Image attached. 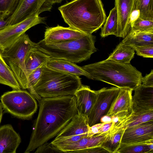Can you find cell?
Instances as JSON below:
<instances>
[{
    "instance_id": "36",
    "label": "cell",
    "mask_w": 153,
    "mask_h": 153,
    "mask_svg": "<svg viewBox=\"0 0 153 153\" xmlns=\"http://www.w3.org/2000/svg\"><path fill=\"white\" fill-rule=\"evenodd\" d=\"M141 84L147 86H153V70H152L150 73L143 77Z\"/></svg>"
},
{
    "instance_id": "39",
    "label": "cell",
    "mask_w": 153,
    "mask_h": 153,
    "mask_svg": "<svg viewBox=\"0 0 153 153\" xmlns=\"http://www.w3.org/2000/svg\"><path fill=\"white\" fill-rule=\"evenodd\" d=\"M8 22L7 19L0 18V30H1L8 26Z\"/></svg>"
},
{
    "instance_id": "22",
    "label": "cell",
    "mask_w": 153,
    "mask_h": 153,
    "mask_svg": "<svg viewBox=\"0 0 153 153\" xmlns=\"http://www.w3.org/2000/svg\"><path fill=\"white\" fill-rule=\"evenodd\" d=\"M133 48L148 45H153V31H141L130 30L121 42Z\"/></svg>"
},
{
    "instance_id": "24",
    "label": "cell",
    "mask_w": 153,
    "mask_h": 153,
    "mask_svg": "<svg viewBox=\"0 0 153 153\" xmlns=\"http://www.w3.org/2000/svg\"><path fill=\"white\" fill-rule=\"evenodd\" d=\"M0 84L7 85L13 90L21 87L12 70L7 65L0 52Z\"/></svg>"
},
{
    "instance_id": "18",
    "label": "cell",
    "mask_w": 153,
    "mask_h": 153,
    "mask_svg": "<svg viewBox=\"0 0 153 153\" xmlns=\"http://www.w3.org/2000/svg\"><path fill=\"white\" fill-rule=\"evenodd\" d=\"M21 142L19 135L9 124L0 127V153H16Z\"/></svg>"
},
{
    "instance_id": "1",
    "label": "cell",
    "mask_w": 153,
    "mask_h": 153,
    "mask_svg": "<svg viewBox=\"0 0 153 153\" xmlns=\"http://www.w3.org/2000/svg\"><path fill=\"white\" fill-rule=\"evenodd\" d=\"M39 102V114L25 153L33 151L56 136L78 114L74 95L42 98Z\"/></svg>"
},
{
    "instance_id": "32",
    "label": "cell",
    "mask_w": 153,
    "mask_h": 153,
    "mask_svg": "<svg viewBox=\"0 0 153 153\" xmlns=\"http://www.w3.org/2000/svg\"><path fill=\"white\" fill-rule=\"evenodd\" d=\"M43 65L32 71L28 76V85L27 89L30 93L32 91L33 87L38 82L40 78Z\"/></svg>"
},
{
    "instance_id": "40",
    "label": "cell",
    "mask_w": 153,
    "mask_h": 153,
    "mask_svg": "<svg viewBox=\"0 0 153 153\" xmlns=\"http://www.w3.org/2000/svg\"><path fill=\"white\" fill-rule=\"evenodd\" d=\"M111 122H112L111 117L107 115L104 116L100 120V123H108Z\"/></svg>"
},
{
    "instance_id": "2",
    "label": "cell",
    "mask_w": 153,
    "mask_h": 153,
    "mask_svg": "<svg viewBox=\"0 0 153 153\" xmlns=\"http://www.w3.org/2000/svg\"><path fill=\"white\" fill-rule=\"evenodd\" d=\"M58 9L69 27L89 35L101 28L106 18L102 0H71Z\"/></svg>"
},
{
    "instance_id": "27",
    "label": "cell",
    "mask_w": 153,
    "mask_h": 153,
    "mask_svg": "<svg viewBox=\"0 0 153 153\" xmlns=\"http://www.w3.org/2000/svg\"><path fill=\"white\" fill-rule=\"evenodd\" d=\"M153 140L130 144H121L116 153H153Z\"/></svg>"
},
{
    "instance_id": "17",
    "label": "cell",
    "mask_w": 153,
    "mask_h": 153,
    "mask_svg": "<svg viewBox=\"0 0 153 153\" xmlns=\"http://www.w3.org/2000/svg\"><path fill=\"white\" fill-rule=\"evenodd\" d=\"M96 91L89 86L82 85L76 92L75 96L78 114L87 117L95 102Z\"/></svg>"
},
{
    "instance_id": "8",
    "label": "cell",
    "mask_w": 153,
    "mask_h": 153,
    "mask_svg": "<svg viewBox=\"0 0 153 153\" xmlns=\"http://www.w3.org/2000/svg\"><path fill=\"white\" fill-rule=\"evenodd\" d=\"M63 0H19L13 13L7 19L8 25L19 23L31 16H39L41 13L50 11L53 5Z\"/></svg>"
},
{
    "instance_id": "35",
    "label": "cell",
    "mask_w": 153,
    "mask_h": 153,
    "mask_svg": "<svg viewBox=\"0 0 153 153\" xmlns=\"http://www.w3.org/2000/svg\"><path fill=\"white\" fill-rule=\"evenodd\" d=\"M75 153H108L109 152L101 146L95 147L76 151Z\"/></svg>"
},
{
    "instance_id": "21",
    "label": "cell",
    "mask_w": 153,
    "mask_h": 153,
    "mask_svg": "<svg viewBox=\"0 0 153 153\" xmlns=\"http://www.w3.org/2000/svg\"><path fill=\"white\" fill-rule=\"evenodd\" d=\"M49 68L78 76H83L91 79L90 75L75 63L66 60L50 58L46 64Z\"/></svg>"
},
{
    "instance_id": "33",
    "label": "cell",
    "mask_w": 153,
    "mask_h": 153,
    "mask_svg": "<svg viewBox=\"0 0 153 153\" xmlns=\"http://www.w3.org/2000/svg\"><path fill=\"white\" fill-rule=\"evenodd\" d=\"M133 49L138 56L146 58L153 57V45L139 46Z\"/></svg>"
},
{
    "instance_id": "11",
    "label": "cell",
    "mask_w": 153,
    "mask_h": 153,
    "mask_svg": "<svg viewBox=\"0 0 153 153\" xmlns=\"http://www.w3.org/2000/svg\"><path fill=\"white\" fill-rule=\"evenodd\" d=\"M45 17L39 16H30L15 24L7 26L0 30V52L7 48L31 27L40 23H44Z\"/></svg>"
},
{
    "instance_id": "20",
    "label": "cell",
    "mask_w": 153,
    "mask_h": 153,
    "mask_svg": "<svg viewBox=\"0 0 153 153\" xmlns=\"http://www.w3.org/2000/svg\"><path fill=\"white\" fill-rule=\"evenodd\" d=\"M134 91L133 108L146 111L153 110V86L141 84Z\"/></svg>"
},
{
    "instance_id": "4",
    "label": "cell",
    "mask_w": 153,
    "mask_h": 153,
    "mask_svg": "<svg viewBox=\"0 0 153 153\" xmlns=\"http://www.w3.org/2000/svg\"><path fill=\"white\" fill-rule=\"evenodd\" d=\"M82 85L79 76L53 70L45 64L30 94L39 102L42 98L74 95Z\"/></svg>"
},
{
    "instance_id": "30",
    "label": "cell",
    "mask_w": 153,
    "mask_h": 153,
    "mask_svg": "<svg viewBox=\"0 0 153 153\" xmlns=\"http://www.w3.org/2000/svg\"><path fill=\"white\" fill-rule=\"evenodd\" d=\"M19 0H0V18L5 19L16 9Z\"/></svg>"
},
{
    "instance_id": "12",
    "label": "cell",
    "mask_w": 153,
    "mask_h": 153,
    "mask_svg": "<svg viewBox=\"0 0 153 153\" xmlns=\"http://www.w3.org/2000/svg\"><path fill=\"white\" fill-rule=\"evenodd\" d=\"M153 140V120L125 129L121 144H130Z\"/></svg>"
},
{
    "instance_id": "41",
    "label": "cell",
    "mask_w": 153,
    "mask_h": 153,
    "mask_svg": "<svg viewBox=\"0 0 153 153\" xmlns=\"http://www.w3.org/2000/svg\"><path fill=\"white\" fill-rule=\"evenodd\" d=\"M2 106L1 103H0V124L3 115V110Z\"/></svg>"
},
{
    "instance_id": "25",
    "label": "cell",
    "mask_w": 153,
    "mask_h": 153,
    "mask_svg": "<svg viewBox=\"0 0 153 153\" xmlns=\"http://www.w3.org/2000/svg\"><path fill=\"white\" fill-rule=\"evenodd\" d=\"M135 51L121 42L109 55L108 59L123 63L129 64L134 57Z\"/></svg>"
},
{
    "instance_id": "5",
    "label": "cell",
    "mask_w": 153,
    "mask_h": 153,
    "mask_svg": "<svg viewBox=\"0 0 153 153\" xmlns=\"http://www.w3.org/2000/svg\"><path fill=\"white\" fill-rule=\"evenodd\" d=\"M96 37L86 34L78 39L45 44L42 40L36 43V48L51 58L62 59L78 63L89 59L97 51Z\"/></svg>"
},
{
    "instance_id": "29",
    "label": "cell",
    "mask_w": 153,
    "mask_h": 153,
    "mask_svg": "<svg viewBox=\"0 0 153 153\" xmlns=\"http://www.w3.org/2000/svg\"><path fill=\"white\" fill-rule=\"evenodd\" d=\"M153 0H134L133 10L137 11L139 17L153 20Z\"/></svg>"
},
{
    "instance_id": "16",
    "label": "cell",
    "mask_w": 153,
    "mask_h": 153,
    "mask_svg": "<svg viewBox=\"0 0 153 153\" xmlns=\"http://www.w3.org/2000/svg\"><path fill=\"white\" fill-rule=\"evenodd\" d=\"M109 133L98 134L92 136H85L76 141L56 147L64 153H75L76 151L100 146L105 140Z\"/></svg>"
},
{
    "instance_id": "38",
    "label": "cell",
    "mask_w": 153,
    "mask_h": 153,
    "mask_svg": "<svg viewBox=\"0 0 153 153\" xmlns=\"http://www.w3.org/2000/svg\"><path fill=\"white\" fill-rule=\"evenodd\" d=\"M113 124L112 121L108 123H102L99 129L98 134H102L107 132L111 128Z\"/></svg>"
},
{
    "instance_id": "9",
    "label": "cell",
    "mask_w": 153,
    "mask_h": 153,
    "mask_svg": "<svg viewBox=\"0 0 153 153\" xmlns=\"http://www.w3.org/2000/svg\"><path fill=\"white\" fill-rule=\"evenodd\" d=\"M89 127L87 117L77 114L51 143L56 147L78 141L87 136Z\"/></svg>"
},
{
    "instance_id": "6",
    "label": "cell",
    "mask_w": 153,
    "mask_h": 153,
    "mask_svg": "<svg viewBox=\"0 0 153 153\" xmlns=\"http://www.w3.org/2000/svg\"><path fill=\"white\" fill-rule=\"evenodd\" d=\"M36 44L25 33L10 47L0 52L23 89H27L28 85L25 64L26 56L28 51Z\"/></svg>"
},
{
    "instance_id": "13",
    "label": "cell",
    "mask_w": 153,
    "mask_h": 153,
    "mask_svg": "<svg viewBox=\"0 0 153 153\" xmlns=\"http://www.w3.org/2000/svg\"><path fill=\"white\" fill-rule=\"evenodd\" d=\"M134 0H115L118 18L116 36L124 38L131 27V19L134 10Z\"/></svg>"
},
{
    "instance_id": "23",
    "label": "cell",
    "mask_w": 153,
    "mask_h": 153,
    "mask_svg": "<svg viewBox=\"0 0 153 153\" xmlns=\"http://www.w3.org/2000/svg\"><path fill=\"white\" fill-rule=\"evenodd\" d=\"M50 58L49 56L37 49L36 45L31 48L27 52L25 60L28 77L32 71L46 64Z\"/></svg>"
},
{
    "instance_id": "10",
    "label": "cell",
    "mask_w": 153,
    "mask_h": 153,
    "mask_svg": "<svg viewBox=\"0 0 153 153\" xmlns=\"http://www.w3.org/2000/svg\"><path fill=\"white\" fill-rule=\"evenodd\" d=\"M120 90V88L114 87H104L96 91L95 102L87 117L89 126L100 123L101 119L107 115Z\"/></svg>"
},
{
    "instance_id": "3",
    "label": "cell",
    "mask_w": 153,
    "mask_h": 153,
    "mask_svg": "<svg viewBox=\"0 0 153 153\" xmlns=\"http://www.w3.org/2000/svg\"><path fill=\"white\" fill-rule=\"evenodd\" d=\"M91 79L102 81L120 89L134 91L141 84L142 73L130 63L106 59L82 67Z\"/></svg>"
},
{
    "instance_id": "28",
    "label": "cell",
    "mask_w": 153,
    "mask_h": 153,
    "mask_svg": "<svg viewBox=\"0 0 153 153\" xmlns=\"http://www.w3.org/2000/svg\"><path fill=\"white\" fill-rule=\"evenodd\" d=\"M105 23L101 28L100 33L101 37H105L112 35L116 36L118 29V18L115 7L110 10Z\"/></svg>"
},
{
    "instance_id": "34",
    "label": "cell",
    "mask_w": 153,
    "mask_h": 153,
    "mask_svg": "<svg viewBox=\"0 0 153 153\" xmlns=\"http://www.w3.org/2000/svg\"><path fill=\"white\" fill-rule=\"evenodd\" d=\"M36 149L35 153L63 152L58 149L51 143H48L47 142L42 144Z\"/></svg>"
},
{
    "instance_id": "14",
    "label": "cell",
    "mask_w": 153,
    "mask_h": 153,
    "mask_svg": "<svg viewBox=\"0 0 153 153\" xmlns=\"http://www.w3.org/2000/svg\"><path fill=\"white\" fill-rule=\"evenodd\" d=\"M86 34L70 27H64L58 25L47 28L44 39L41 40L45 44H49L77 39Z\"/></svg>"
},
{
    "instance_id": "31",
    "label": "cell",
    "mask_w": 153,
    "mask_h": 153,
    "mask_svg": "<svg viewBox=\"0 0 153 153\" xmlns=\"http://www.w3.org/2000/svg\"><path fill=\"white\" fill-rule=\"evenodd\" d=\"M131 30L141 31H153V20H144L138 17L131 24Z\"/></svg>"
},
{
    "instance_id": "37",
    "label": "cell",
    "mask_w": 153,
    "mask_h": 153,
    "mask_svg": "<svg viewBox=\"0 0 153 153\" xmlns=\"http://www.w3.org/2000/svg\"><path fill=\"white\" fill-rule=\"evenodd\" d=\"M102 124V123H99L91 126H89L87 136H91L96 134H98L99 129Z\"/></svg>"
},
{
    "instance_id": "7",
    "label": "cell",
    "mask_w": 153,
    "mask_h": 153,
    "mask_svg": "<svg viewBox=\"0 0 153 153\" xmlns=\"http://www.w3.org/2000/svg\"><path fill=\"white\" fill-rule=\"evenodd\" d=\"M36 99L30 93L21 89L6 92L0 98L2 107L6 111L25 119L30 118L36 112Z\"/></svg>"
},
{
    "instance_id": "26",
    "label": "cell",
    "mask_w": 153,
    "mask_h": 153,
    "mask_svg": "<svg viewBox=\"0 0 153 153\" xmlns=\"http://www.w3.org/2000/svg\"><path fill=\"white\" fill-rule=\"evenodd\" d=\"M125 129H110L107 136L101 145L109 153H116L121 144V138Z\"/></svg>"
},
{
    "instance_id": "19",
    "label": "cell",
    "mask_w": 153,
    "mask_h": 153,
    "mask_svg": "<svg viewBox=\"0 0 153 153\" xmlns=\"http://www.w3.org/2000/svg\"><path fill=\"white\" fill-rule=\"evenodd\" d=\"M132 91L130 90L120 89L106 115L112 117L130 113L133 107Z\"/></svg>"
},
{
    "instance_id": "15",
    "label": "cell",
    "mask_w": 153,
    "mask_h": 153,
    "mask_svg": "<svg viewBox=\"0 0 153 153\" xmlns=\"http://www.w3.org/2000/svg\"><path fill=\"white\" fill-rule=\"evenodd\" d=\"M152 120L153 110H143L132 107L131 112L113 123L111 129H126Z\"/></svg>"
}]
</instances>
